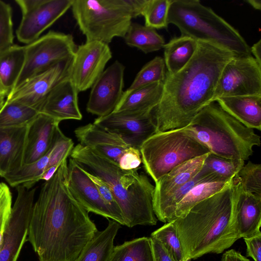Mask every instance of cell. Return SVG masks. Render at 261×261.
I'll list each match as a JSON object with an SVG mask.
<instances>
[{
    "label": "cell",
    "mask_w": 261,
    "mask_h": 261,
    "mask_svg": "<svg viewBox=\"0 0 261 261\" xmlns=\"http://www.w3.org/2000/svg\"><path fill=\"white\" fill-rule=\"evenodd\" d=\"M73 148L72 140L61 132L50 149L46 169L52 167L59 168L62 162L70 154Z\"/></svg>",
    "instance_id": "40"
},
{
    "label": "cell",
    "mask_w": 261,
    "mask_h": 261,
    "mask_svg": "<svg viewBox=\"0 0 261 261\" xmlns=\"http://www.w3.org/2000/svg\"><path fill=\"white\" fill-rule=\"evenodd\" d=\"M211 153L232 159L248 160L260 137L212 102L203 108L185 127Z\"/></svg>",
    "instance_id": "5"
},
{
    "label": "cell",
    "mask_w": 261,
    "mask_h": 261,
    "mask_svg": "<svg viewBox=\"0 0 261 261\" xmlns=\"http://www.w3.org/2000/svg\"><path fill=\"white\" fill-rule=\"evenodd\" d=\"M4 242V232H0V252L2 249Z\"/></svg>",
    "instance_id": "50"
},
{
    "label": "cell",
    "mask_w": 261,
    "mask_h": 261,
    "mask_svg": "<svg viewBox=\"0 0 261 261\" xmlns=\"http://www.w3.org/2000/svg\"><path fill=\"white\" fill-rule=\"evenodd\" d=\"M197 48V41L190 37L180 36L165 44L164 61L169 74L181 69L192 59Z\"/></svg>",
    "instance_id": "29"
},
{
    "label": "cell",
    "mask_w": 261,
    "mask_h": 261,
    "mask_svg": "<svg viewBox=\"0 0 261 261\" xmlns=\"http://www.w3.org/2000/svg\"><path fill=\"white\" fill-rule=\"evenodd\" d=\"M236 177L244 191L261 196L260 164L248 161L241 168Z\"/></svg>",
    "instance_id": "38"
},
{
    "label": "cell",
    "mask_w": 261,
    "mask_h": 261,
    "mask_svg": "<svg viewBox=\"0 0 261 261\" xmlns=\"http://www.w3.org/2000/svg\"><path fill=\"white\" fill-rule=\"evenodd\" d=\"M87 173L90 178L96 186L99 193L105 201L114 209L121 212L114 196L108 186L97 176L91 174L87 172Z\"/></svg>",
    "instance_id": "43"
},
{
    "label": "cell",
    "mask_w": 261,
    "mask_h": 261,
    "mask_svg": "<svg viewBox=\"0 0 261 261\" xmlns=\"http://www.w3.org/2000/svg\"><path fill=\"white\" fill-rule=\"evenodd\" d=\"M76 48L71 35L54 31L27 44L24 66L13 90L35 75L72 58Z\"/></svg>",
    "instance_id": "9"
},
{
    "label": "cell",
    "mask_w": 261,
    "mask_h": 261,
    "mask_svg": "<svg viewBox=\"0 0 261 261\" xmlns=\"http://www.w3.org/2000/svg\"><path fill=\"white\" fill-rule=\"evenodd\" d=\"M125 67L118 61L104 70L91 87L86 110L98 117L113 112L123 93Z\"/></svg>",
    "instance_id": "16"
},
{
    "label": "cell",
    "mask_w": 261,
    "mask_h": 261,
    "mask_svg": "<svg viewBox=\"0 0 261 261\" xmlns=\"http://www.w3.org/2000/svg\"><path fill=\"white\" fill-rule=\"evenodd\" d=\"M73 0H39L37 4L22 13L21 22L16 32L17 39L28 44L40 37L71 8Z\"/></svg>",
    "instance_id": "17"
},
{
    "label": "cell",
    "mask_w": 261,
    "mask_h": 261,
    "mask_svg": "<svg viewBox=\"0 0 261 261\" xmlns=\"http://www.w3.org/2000/svg\"><path fill=\"white\" fill-rule=\"evenodd\" d=\"M97 231L88 212L69 190L65 159L42 185L33 207L27 240L39 261H75Z\"/></svg>",
    "instance_id": "1"
},
{
    "label": "cell",
    "mask_w": 261,
    "mask_h": 261,
    "mask_svg": "<svg viewBox=\"0 0 261 261\" xmlns=\"http://www.w3.org/2000/svg\"><path fill=\"white\" fill-rule=\"evenodd\" d=\"M244 240L247 246V255L254 261H261V233Z\"/></svg>",
    "instance_id": "44"
},
{
    "label": "cell",
    "mask_w": 261,
    "mask_h": 261,
    "mask_svg": "<svg viewBox=\"0 0 261 261\" xmlns=\"http://www.w3.org/2000/svg\"><path fill=\"white\" fill-rule=\"evenodd\" d=\"M151 236L161 243L175 261H184L182 246L172 221L153 231Z\"/></svg>",
    "instance_id": "36"
},
{
    "label": "cell",
    "mask_w": 261,
    "mask_h": 261,
    "mask_svg": "<svg viewBox=\"0 0 261 261\" xmlns=\"http://www.w3.org/2000/svg\"><path fill=\"white\" fill-rule=\"evenodd\" d=\"M232 179L215 176L195 185L177 204L174 219L184 217L196 204L222 190Z\"/></svg>",
    "instance_id": "28"
},
{
    "label": "cell",
    "mask_w": 261,
    "mask_h": 261,
    "mask_svg": "<svg viewBox=\"0 0 261 261\" xmlns=\"http://www.w3.org/2000/svg\"><path fill=\"white\" fill-rule=\"evenodd\" d=\"M120 227L118 222L109 219L107 227L97 232L75 261H109L114 247V240Z\"/></svg>",
    "instance_id": "26"
},
{
    "label": "cell",
    "mask_w": 261,
    "mask_h": 261,
    "mask_svg": "<svg viewBox=\"0 0 261 261\" xmlns=\"http://www.w3.org/2000/svg\"><path fill=\"white\" fill-rule=\"evenodd\" d=\"M235 57L218 46L197 41L190 61L174 74L166 73L162 96L152 113L156 132L186 127L212 102L221 72Z\"/></svg>",
    "instance_id": "2"
},
{
    "label": "cell",
    "mask_w": 261,
    "mask_h": 261,
    "mask_svg": "<svg viewBox=\"0 0 261 261\" xmlns=\"http://www.w3.org/2000/svg\"><path fill=\"white\" fill-rule=\"evenodd\" d=\"M68 181L72 195L88 213H93L125 225L121 212L105 201L87 172L71 158L68 164Z\"/></svg>",
    "instance_id": "15"
},
{
    "label": "cell",
    "mask_w": 261,
    "mask_h": 261,
    "mask_svg": "<svg viewBox=\"0 0 261 261\" xmlns=\"http://www.w3.org/2000/svg\"><path fill=\"white\" fill-rule=\"evenodd\" d=\"M170 2L171 0H147L142 13L145 25L155 29L166 28Z\"/></svg>",
    "instance_id": "37"
},
{
    "label": "cell",
    "mask_w": 261,
    "mask_h": 261,
    "mask_svg": "<svg viewBox=\"0 0 261 261\" xmlns=\"http://www.w3.org/2000/svg\"><path fill=\"white\" fill-rule=\"evenodd\" d=\"M166 73L164 59L155 57L141 68L126 90L130 91L154 83L163 82Z\"/></svg>",
    "instance_id": "35"
},
{
    "label": "cell",
    "mask_w": 261,
    "mask_h": 261,
    "mask_svg": "<svg viewBox=\"0 0 261 261\" xmlns=\"http://www.w3.org/2000/svg\"><path fill=\"white\" fill-rule=\"evenodd\" d=\"M207 154L176 166L155 182L153 206L194 177L202 168Z\"/></svg>",
    "instance_id": "24"
},
{
    "label": "cell",
    "mask_w": 261,
    "mask_h": 261,
    "mask_svg": "<svg viewBox=\"0 0 261 261\" xmlns=\"http://www.w3.org/2000/svg\"><path fill=\"white\" fill-rule=\"evenodd\" d=\"M27 126L0 127V176L4 177L23 165Z\"/></svg>",
    "instance_id": "22"
},
{
    "label": "cell",
    "mask_w": 261,
    "mask_h": 261,
    "mask_svg": "<svg viewBox=\"0 0 261 261\" xmlns=\"http://www.w3.org/2000/svg\"><path fill=\"white\" fill-rule=\"evenodd\" d=\"M13 40L11 7L0 1V52L13 45Z\"/></svg>",
    "instance_id": "39"
},
{
    "label": "cell",
    "mask_w": 261,
    "mask_h": 261,
    "mask_svg": "<svg viewBox=\"0 0 261 261\" xmlns=\"http://www.w3.org/2000/svg\"><path fill=\"white\" fill-rule=\"evenodd\" d=\"M39 113L18 102L6 101L0 109V127L27 126Z\"/></svg>",
    "instance_id": "33"
},
{
    "label": "cell",
    "mask_w": 261,
    "mask_h": 261,
    "mask_svg": "<svg viewBox=\"0 0 261 261\" xmlns=\"http://www.w3.org/2000/svg\"><path fill=\"white\" fill-rule=\"evenodd\" d=\"M60 122L39 113L27 126L23 165L37 161L52 147L60 133Z\"/></svg>",
    "instance_id": "18"
},
{
    "label": "cell",
    "mask_w": 261,
    "mask_h": 261,
    "mask_svg": "<svg viewBox=\"0 0 261 261\" xmlns=\"http://www.w3.org/2000/svg\"><path fill=\"white\" fill-rule=\"evenodd\" d=\"M250 52L254 56V58L257 61L259 65H261V40L254 43L250 47Z\"/></svg>",
    "instance_id": "47"
},
{
    "label": "cell",
    "mask_w": 261,
    "mask_h": 261,
    "mask_svg": "<svg viewBox=\"0 0 261 261\" xmlns=\"http://www.w3.org/2000/svg\"><path fill=\"white\" fill-rule=\"evenodd\" d=\"M109 261H154L150 237H141L114 246Z\"/></svg>",
    "instance_id": "31"
},
{
    "label": "cell",
    "mask_w": 261,
    "mask_h": 261,
    "mask_svg": "<svg viewBox=\"0 0 261 261\" xmlns=\"http://www.w3.org/2000/svg\"><path fill=\"white\" fill-rule=\"evenodd\" d=\"M220 261H250L247 258L234 249L226 251L222 256Z\"/></svg>",
    "instance_id": "46"
},
{
    "label": "cell",
    "mask_w": 261,
    "mask_h": 261,
    "mask_svg": "<svg viewBox=\"0 0 261 261\" xmlns=\"http://www.w3.org/2000/svg\"><path fill=\"white\" fill-rule=\"evenodd\" d=\"M123 38L127 45L137 47L145 54L159 50L165 44L155 29L136 22H132Z\"/></svg>",
    "instance_id": "30"
},
{
    "label": "cell",
    "mask_w": 261,
    "mask_h": 261,
    "mask_svg": "<svg viewBox=\"0 0 261 261\" xmlns=\"http://www.w3.org/2000/svg\"><path fill=\"white\" fill-rule=\"evenodd\" d=\"M50 149L37 161L23 165L18 170L6 175L4 178L12 187L22 185L28 189L31 188L34 184L40 180L41 175L46 169Z\"/></svg>",
    "instance_id": "32"
},
{
    "label": "cell",
    "mask_w": 261,
    "mask_h": 261,
    "mask_svg": "<svg viewBox=\"0 0 261 261\" xmlns=\"http://www.w3.org/2000/svg\"><path fill=\"white\" fill-rule=\"evenodd\" d=\"M140 151L144 169L155 182L176 166L210 153L185 127L155 133Z\"/></svg>",
    "instance_id": "8"
},
{
    "label": "cell",
    "mask_w": 261,
    "mask_h": 261,
    "mask_svg": "<svg viewBox=\"0 0 261 261\" xmlns=\"http://www.w3.org/2000/svg\"><path fill=\"white\" fill-rule=\"evenodd\" d=\"M12 194L8 186L0 182V232L7 226L12 211Z\"/></svg>",
    "instance_id": "41"
},
{
    "label": "cell",
    "mask_w": 261,
    "mask_h": 261,
    "mask_svg": "<svg viewBox=\"0 0 261 261\" xmlns=\"http://www.w3.org/2000/svg\"><path fill=\"white\" fill-rule=\"evenodd\" d=\"M79 92L69 78L63 80L48 95L39 113L60 122L69 119L81 120L82 115L78 105Z\"/></svg>",
    "instance_id": "20"
},
{
    "label": "cell",
    "mask_w": 261,
    "mask_h": 261,
    "mask_svg": "<svg viewBox=\"0 0 261 261\" xmlns=\"http://www.w3.org/2000/svg\"><path fill=\"white\" fill-rule=\"evenodd\" d=\"M244 165V161L226 158L212 153L207 154L202 168L219 177L233 179Z\"/></svg>",
    "instance_id": "34"
},
{
    "label": "cell",
    "mask_w": 261,
    "mask_h": 261,
    "mask_svg": "<svg viewBox=\"0 0 261 261\" xmlns=\"http://www.w3.org/2000/svg\"><path fill=\"white\" fill-rule=\"evenodd\" d=\"M8 95V93L5 90L0 82V109L4 105L6 101L5 98H7Z\"/></svg>",
    "instance_id": "48"
},
{
    "label": "cell",
    "mask_w": 261,
    "mask_h": 261,
    "mask_svg": "<svg viewBox=\"0 0 261 261\" xmlns=\"http://www.w3.org/2000/svg\"><path fill=\"white\" fill-rule=\"evenodd\" d=\"M146 0H73L71 9L86 41L108 44L123 38L132 19L142 15Z\"/></svg>",
    "instance_id": "7"
},
{
    "label": "cell",
    "mask_w": 261,
    "mask_h": 261,
    "mask_svg": "<svg viewBox=\"0 0 261 261\" xmlns=\"http://www.w3.org/2000/svg\"><path fill=\"white\" fill-rule=\"evenodd\" d=\"M215 101L246 127L260 130L261 95L221 97Z\"/></svg>",
    "instance_id": "23"
},
{
    "label": "cell",
    "mask_w": 261,
    "mask_h": 261,
    "mask_svg": "<svg viewBox=\"0 0 261 261\" xmlns=\"http://www.w3.org/2000/svg\"><path fill=\"white\" fill-rule=\"evenodd\" d=\"M112 57L108 44L101 42L86 41L77 46L69 79L79 92L92 87Z\"/></svg>",
    "instance_id": "12"
},
{
    "label": "cell",
    "mask_w": 261,
    "mask_h": 261,
    "mask_svg": "<svg viewBox=\"0 0 261 261\" xmlns=\"http://www.w3.org/2000/svg\"><path fill=\"white\" fill-rule=\"evenodd\" d=\"M25 59V46L13 44L0 52V82L8 95L14 88Z\"/></svg>",
    "instance_id": "27"
},
{
    "label": "cell",
    "mask_w": 261,
    "mask_h": 261,
    "mask_svg": "<svg viewBox=\"0 0 261 261\" xmlns=\"http://www.w3.org/2000/svg\"><path fill=\"white\" fill-rule=\"evenodd\" d=\"M74 134L79 144L117 164L123 152L130 147L117 135L94 123L76 128Z\"/></svg>",
    "instance_id": "21"
},
{
    "label": "cell",
    "mask_w": 261,
    "mask_h": 261,
    "mask_svg": "<svg viewBox=\"0 0 261 261\" xmlns=\"http://www.w3.org/2000/svg\"><path fill=\"white\" fill-rule=\"evenodd\" d=\"M150 239L154 261H175L158 239L151 236Z\"/></svg>",
    "instance_id": "45"
},
{
    "label": "cell",
    "mask_w": 261,
    "mask_h": 261,
    "mask_svg": "<svg viewBox=\"0 0 261 261\" xmlns=\"http://www.w3.org/2000/svg\"><path fill=\"white\" fill-rule=\"evenodd\" d=\"M233 229L238 239L261 233V196L244 191L237 177Z\"/></svg>",
    "instance_id": "19"
},
{
    "label": "cell",
    "mask_w": 261,
    "mask_h": 261,
    "mask_svg": "<svg viewBox=\"0 0 261 261\" xmlns=\"http://www.w3.org/2000/svg\"><path fill=\"white\" fill-rule=\"evenodd\" d=\"M93 123L117 135L127 145L139 150L142 144L156 132L152 112L142 114L113 112L98 117Z\"/></svg>",
    "instance_id": "14"
},
{
    "label": "cell",
    "mask_w": 261,
    "mask_h": 261,
    "mask_svg": "<svg viewBox=\"0 0 261 261\" xmlns=\"http://www.w3.org/2000/svg\"><path fill=\"white\" fill-rule=\"evenodd\" d=\"M261 95V65L251 55L235 57L222 70L212 102L221 97Z\"/></svg>",
    "instance_id": "10"
},
{
    "label": "cell",
    "mask_w": 261,
    "mask_h": 261,
    "mask_svg": "<svg viewBox=\"0 0 261 261\" xmlns=\"http://www.w3.org/2000/svg\"><path fill=\"white\" fill-rule=\"evenodd\" d=\"M72 58L60 62L29 79L12 91L6 101L17 102L39 112L51 90L60 82L69 78Z\"/></svg>",
    "instance_id": "13"
},
{
    "label": "cell",
    "mask_w": 261,
    "mask_h": 261,
    "mask_svg": "<svg viewBox=\"0 0 261 261\" xmlns=\"http://www.w3.org/2000/svg\"><path fill=\"white\" fill-rule=\"evenodd\" d=\"M16 188L17 197L4 232L0 261H17L28 236L36 188L30 190L22 185Z\"/></svg>",
    "instance_id": "11"
},
{
    "label": "cell",
    "mask_w": 261,
    "mask_h": 261,
    "mask_svg": "<svg viewBox=\"0 0 261 261\" xmlns=\"http://www.w3.org/2000/svg\"><path fill=\"white\" fill-rule=\"evenodd\" d=\"M163 92V82L126 90L113 112L132 114L152 112L159 103Z\"/></svg>",
    "instance_id": "25"
},
{
    "label": "cell",
    "mask_w": 261,
    "mask_h": 261,
    "mask_svg": "<svg viewBox=\"0 0 261 261\" xmlns=\"http://www.w3.org/2000/svg\"><path fill=\"white\" fill-rule=\"evenodd\" d=\"M250 5L256 10H260L261 2L259 0H247L246 1Z\"/></svg>",
    "instance_id": "49"
},
{
    "label": "cell",
    "mask_w": 261,
    "mask_h": 261,
    "mask_svg": "<svg viewBox=\"0 0 261 261\" xmlns=\"http://www.w3.org/2000/svg\"><path fill=\"white\" fill-rule=\"evenodd\" d=\"M167 23L181 36L222 47L236 57L251 55L250 47L239 32L212 9L198 0H171Z\"/></svg>",
    "instance_id": "6"
},
{
    "label": "cell",
    "mask_w": 261,
    "mask_h": 261,
    "mask_svg": "<svg viewBox=\"0 0 261 261\" xmlns=\"http://www.w3.org/2000/svg\"><path fill=\"white\" fill-rule=\"evenodd\" d=\"M236 189L234 177L222 190L172 221L184 261L209 253H222L238 240L233 229Z\"/></svg>",
    "instance_id": "3"
},
{
    "label": "cell",
    "mask_w": 261,
    "mask_h": 261,
    "mask_svg": "<svg viewBox=\"0 0 261 261\" xmlns=\"http://www.w3.org/2000/svg\"><path fill=\"white\" fill-rule=\"evenodd\" d=\"M70 158L87 172L95 175L111 189L121 211L125 225H154L153 209L154 186L138 169L123 170L118 164L80 144L73 148Z\"/></svg>",
    "instance_id": "4"
},
{
    "label": "cell",
    "mask_w": 261,
    "mask_h": 261,
    "mask_svg": "<svg viewBox=\"0 0 261 261\" xmlns=\"http://www.w3.org/2000/svg\"><path fill=\"white\" fill-rule=\"evenodd\" d=\"M141 163L140 150L130 146L123 152L118 164L121 169L128 170L138 169Z\"/></svg>",
    "instance_id": "42"
}]
</instances>
